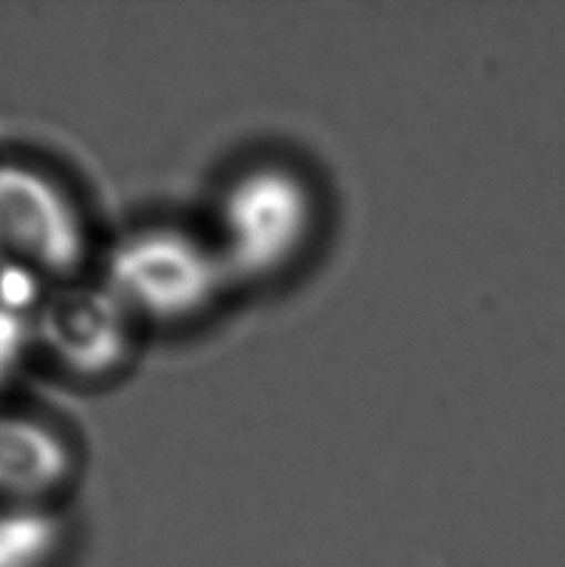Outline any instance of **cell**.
I'll return each instance as SVG.
<instances>
[{
  "instance_id": "cell-7",
  "label": "cell",
  "mask_w": 565,
  "mask_h": 567,
  "mask_svg": "<svg viewBox=\"0 0 565 567\" xmlns=\"http://www.w3.org/2000/svg\"><path fill=\"white\" fill-rule=\"evenodd\" d=\"M33 343V309L0 297V389L16 377Z\"/></svg>"
},
{
  "instance_id": "cell-5",
  "label": "cell",
  "mask_w": 565,
  "mask_h": 567,
  "mask_svg": "<svg viewBox=\"0 0 565 567\" xmlns=\"http://www.w3.org/2000/svg\"><path fill=\"white\" fill-rule=\"evenodd\" d=\"M78 453L53 421L0 411V505H53L73 483Z\"/></svg>"
},
{
  "instance_id": "cell-4",
  "label": "cell",
  "mask_w": 565,
  "mask_h": 567,
  "mask_svg": "<svg viewBox=\"0 0 565 567\" xmlns=\"http://www.w3.org/2000/svg\"><path fill=\"white\" fill-rule=\"evenodd\" d=\"M137 321L103 281L73 279L48 289L33 309V343L73 379L115 377L133 359Z\"/></svg>"
},
{
  "instance_id": "cell-1",
  "label": "cell",
  "mask_w": 565,
  "mask_h": 567,
  "mask_svg": "<svg viewBox=\"0 0 565 567\" xmlns=\"http://www.w3.org/2000/svg\"><path fill=\"white\" fill-rule=\"evenodd\" d=\"M319 219L309 182L287 165H255L222 189L209 241L229 284L285 275L315 239Z\"/></svg>"
},
{
  "instance_id": "cell-2",
  "label": "cell",
  "mask_w": 565,
  "mask_h": 567,
  "mask_svg": "<svg viewBox=\"0 0 565 567\" xmlns=\"http://www.w3.org/2000/svg\"><path fill=\"white\" fill-rule=\"evenodd\" d=\"M97 279L140 329L195 321L229 287L209 237L165 225L140 227L120 237Z\"/></svg>"
},
{
  "instance_id": "cell-3",
  "label": "cell",
  "mask_w": 565,
  "mask_h": 567,
  "mask_svg": "<svg viewBox=\"0 0 565 567\" xmlns=\"http://www.w3.org/2000/svg\"><path fill=\"white\" fill-rule=\"evenodd\" d=\"M90 235L75 197L45 169L0 162V279L53 289L80 279Z\"/></svg>"
},
{
  "instance_id": "cell-6",
  "label": "cell",
  "mask_w": 565,
  "mask_h": 567,
  "mask_svg": "<svg viewBox=\"0 0 565 567\" xmlns=\"http://www.w3.org/2000/svg\"><path fill=\"white\" fill-rule=\"evenodd\" d=\"M63 540L53 505H0V567H50Z\"/></svg>"
}]
</instances>
